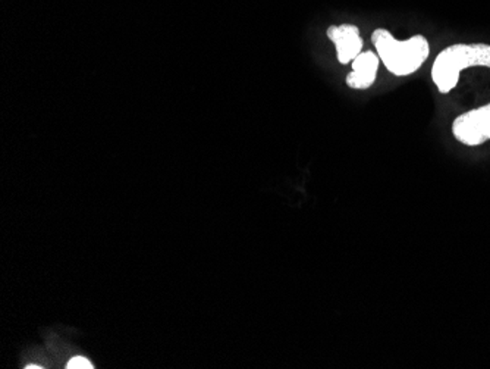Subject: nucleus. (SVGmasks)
<instances>
[{"mask_svg":"<svg viewBox=\"0 0 490 369\" xmlns=\"http://www.w3.org/2000/svg\"><path fill=\"white\" fill-rule=\"evenodd\" d=\"M379 55L373 50H363L353 62H351V73L345 78V83L349 89L368 90L372 87L379 73Z\"/></svg>","mask_w":490,"mask_h":369,"instance_id":"nucleus-5","label":"nucleus"},{"mask_svg":"<svg viewBox=\"0 0 490 369\" xmlns=\"http://www.w3.org/2000/svg\"><path fill=\"white\" fill-rule=\"evenodd\" d=\"M328 37L337 49L338 61L349 65L363 52L364 40L360 28L354 24H341L328 28Z\"/></svg>","mask_w":490,"mask_h":369,"instance_id":"nucleus-4","label":"nucleus"},{"mask_svg":"<svg viewBox=\"0 0 490 369\" xmlns=\"http://www.w3.org/2000/svg\"><path fill=\"white\" fill-rule=\"evenodd\" d=\"M372 43L380 62L395 77L413 75L429 59L430 43L422 35L398 40L387 28H376L372 33Z\"/></svg>","mask_w":490,"mask_h":369,"instance_id":"nucleus-1","label":"nucleus"},{"mask_svg":"<svg viewBox=\"0 0 490 369\" xmlns=\"http://www.w3.org/2000/svg\"><path fill=\"white\" fill-rule=\"evenodd\" d=\"M452 135L468 147L482 146L490 140V104L471 109L456 116L452 123Z\"/></svg>","mask_w":490,"mask_h":369,"instance_id":"nucleus-3","label":"nucleus"},{"mask_svg":"<svg viewBox=\"0 0 490 369\" xmlns=\"http://www.w3.org/2000/svg\"><path fill=\"white\" fill-rule=\"evenodd\" d=\"M92 362L89 359L83 358V356H75V358L71 359L66 365V369H93Z\"/></svg>","mask_w":490,"mask_h":369,"instance_id":"nucleus-6","label":"nucleus"},{"mask_svg":"<svg viewBox=\"0 0 490 369\" xmlns=\"http://www.w3.org/2000/svg\"><path fill=\"white\" fill-rule=\"evenodd\" d=\"M490 68V45L456 43L437 54L432 65V81L437 92L448 95L460 83L461 71Z\"/></svg>","mask_w":490,"mask_h":369,"instance_id":"nucleus-2","label":"nucleus"},{"mask_svg":"<svg viewBox=\"0 0 490 369\" xmlns=\"http://www.w3.org/2000/svg\"><path fill=\"white\" fill-rule=\"evenodd\" d=\"M43 366L40 365H27L25 366V369H42Z\"/></svg>","mask_w":490,"mask_h":369,"instance_id":"nucleus-7","label":"nucleus"}]
</instances>
